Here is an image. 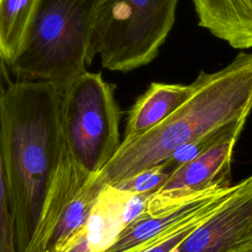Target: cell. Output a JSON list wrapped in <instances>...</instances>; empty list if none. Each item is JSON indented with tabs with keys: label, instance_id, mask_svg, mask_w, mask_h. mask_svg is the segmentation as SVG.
I'll return each mask as SVG.
<instances>
[{
	"label": "cell",
	"instance_id": "277c9868",
	"mask_svg": "<svg viewBox=\"0 0 252 252\" xmlns=\"http://www.w3.org/2000/svg\"><path fill=\"white\" fill-rule=\"evenodd\" d=\"M178 0H98L87 62L127 72L150 63L171 31Z\"/></svg>",
	"mask_w": 252,
	"mask_h": 252
},
{
	"label": "cell",
	"instance_id": "6da1fadb",
	"mask_svg": "<svg viewBox=\"0 0 252 252\" xmlns=\"http://www.w3.org/2000/svg\"><path fill=\"white\" fill-rule=\"evenodd\" d=\"M62 92L43 81L11 82L0 98V150L18 252H26L59 162Z\"/></svg>",
	"mask_w": 252,
	"mask_h": 252
},
{
	"label": "cell",
	"instance_id": "8fae6325",
	"mask_svg": "<svg viewBox=\"0 0 252 252\" xmlns=\"http://www.w3.org/2000/svg\"><path fill=\"white\" fill-rule=\"evenodd\" d=\"M39 0H0V56L7 66L16 57Z\"/></svg>",
	"mask_w": 252,
	"mask_h": 252
},
{
	"label": "cell",
	"instance_id": "7c38bea8",
	"mask_svg": "<svg viewBox=\"0 0 252 252\" xmlns=\"http://www.w3.org/2000/svg\"><path fill=\"white\" fill-rule=\"evenodd\" d=\"M220 206L205 211L195 216L194 218L187 220L176 227L166 231L158 239H156L150 246L140 252H172L198 225H200L206 219H208Z\"/></svg>",
	"mask_w": 252,
	"mask_h": 252
},
{
	"label": "cell",
	"instance_id": "30bf717a",
	"mask_svg": "<svg viewBox=\"0 0 252 252\" xmlns=\"http://www.w3.org/2000/svg\"><path fill=\"white\" fill-rule=\"evenodd\" d=\"M195 85L152 83L131 107L124 138L141 135L176 111L192 94Z\"/></svg>",
	"mask_w": 252,
	"mask_h": 252
},
{
	"label": "cell",
	"instance_id": "5b68a950",
	"mask_svg": "<svg viewBox=\"0 0 252 252\" xmlns=\"http://www.w3.org/2000/svg\"><path fill=\"white\" fill-rule=\"evenodd\" d=\"M115 86L86 71L62 92L64 139L79 163L98 173L120 146L121 112Z\"/></svg>",
	"mask_w": 252,
	"mask_h": 252
},
{
	"label": "cell",
	"instance_id": "9c48e42d",
	"mask_svg": "<svg viewBox=\"0 0 252 252\" xmlns=\"http://www.w3.org/2000/svg\"><path fill=\"white\" fill-rule=\"evenodd\" d=\"M199 26L231 47H252V0H192Z\"/></svg>",
	"mask_w": 252,
	"mask_h": 252
},
{
	"label": "cell",
	"instance_id": "8992f818",
	"mask_svg": "<svg viewBox=\"0 0 252 252\" xmlns=\"http://www.w3.org/2000/svg\"><path fill=\"white\" fill-rule=\"evenodd\" d=\"M105 186L83 167L65 139L49 182L36 228L26 252H54L88 220Z\"/></svg>",
	"mask_w": 252,
	"mask_h": 252
},
{
	"label": "cell",
	"instance_id": "ba28073f",
	"mask_svg": "<svg viewBox=\"0 0 252 252\" xmlns=\"http://www.w3.org/2000/svg\"><path fill=\"white\" fill-rule=\"evenodd\" d=\"M252 249V175L172 252H243Z\"/></svg>",
	"mask_w": 252,
	"mask_h": 252
},
{
	"label": "cell",
	"instance_id": "2e32d148",
	"mask_svg": "<svg viewBox=\"0 0 252 252\" xmlns=\"http://www.w3.org/2000/svg\"><path fill=\"white\" fill-rule=\"evenodd\" d=\"M244 252H252V249H249V250H247V251H244Z\"/></svg>",
	"mask_w": 252,
	"mask_h": 252
},
{
	"label": "cell",
	"instance_id": "52a82bcc",
	"mask_svg": "<svg viewBox=\"0 0 252 252\" xmlns=\"http://www.w3.org/2000/svg\"><path fill=\"white\" fill-rule=\"evenodd\" d=\"M239 136H231L177 167L151 195L144 214L157 215L184 204L197 195L230 187L231 158Z\"/></svg>",
	"mask_w": 252,
	"mask_h": 252
},
{
	"label": "cell",
	"instance_id": "5bb4252c",
	"mask_svg": "<svg viewBox=\"0 0 252 252\" xmlns=\"http://www.w3.org/2000/svg\"><path fill=\"white\" fill-rule=\"evenodd\" d=\"M169 176L160 165L142 171L112 186L130 194L155 193Z\"/></svg>",
	"mask_w": 252,
	"mask_h": 252
},
{
	"label": "cell",
	"instance_id": "3957f363",
	"mask_svg": "<svg viewBox=\"0 0 252 252\" xmlns=\"http://www.w3.org/2000/svg\"><path fill=\"white\" fill-rule=\"evenodd\" d=\"M98 0H39L19 51L8 65L19 80L43 81L63 92L85 73Z\"/></svg>",
	"mask_w": 252,
	"mask_h": 252
},
{
	"label": "cell",
	"instance_id": "7a4b0ae2",
	"mask_svg": "<svg viewBox=\"0 0 252 252\" xmlns=\"http://www.w3.org/2000/svg\"><path fill=\"white\" fill-rule=\"evenodd\" d=\"M193 82L192 94L169 117L141 135L124 138L97 173L104 186L158 166L191 142L247 119L252 110V53H238L214 73L201 71Z\"/></svg>",
	"mask_w": 252,
	"mask_h": 252
},
{
	"label": "cell",
	"instance_id": "9a60e30c",
	"mask_svg": "<svg viewBox=\"0 0 252 252\" xmlns=\"http://www.w3.org/2000/svg\"><path fill=\"white\" fill-rule=\"evenodd\" d=\"M149 246V244H147V245H141V246H137V247H135V248H133V249H130L129 251H126V252H140V251H142L143 249H145V248H147Z\"/></svg>",
	"mask_w": 252,
	"mask_h": 252
},
{
	"label": "cell",
	"instance_id": "4fadbf2b",
	"mask_svg": "<svg viewBox=\"0 0 252 252\" xmlns=\"http://www.w3.org/2000/svg\"><path fill=\"white\" fill-rule=\"evenodd\" d=\"M0 252H18L0 150Z\"/></svg>",
	"mask_w": 252,
	"mask_h": 252
}]
</instances>
